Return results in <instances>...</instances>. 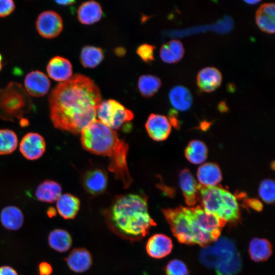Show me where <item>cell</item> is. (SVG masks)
I'll list each match as a JSON object with an SVG mask.
<instances>
[{"label":"cell","mask_w":275,"mask_h":275,"mask_svg":"<svg viewBox=\"0 0 275 275\" xmlns=\"http://www.w3.org/2000/svg\"><path fill=\"white\" fill-rule=\"evenodd\" d=\"M249 252L253 261H264L268 259L272 254L271 245L265 239L254 238L250 243Z\"/></svg>","instance_id":"cell-28"},{"label":"cell","mask_w":275,"mask_h":275,"mask_svg":"<svg viewBox=\"0 0 275 275\" xmlns=\"http://www.w3.org/2000/svg\"><path fill=\"white\" fill-rule=\"evenodd\" d=\"M162 212L173 235L179 242L205 246V241L193 219L190 207L164 209Z\"/></svg>","instance_id":"cell-7"},{"label":"cell","mask_w":275,"mask_h":275,"mask_svg":"<svg viewBox=\"0 0 275 275\" xmlns=\"http://www.w3.org/2000/svg\"><path fill=\"white\" fill-rule=\"evenodd\" d=\"M115 53L119 57H122L125 54L126 50L124 48L119 47L115 49Z\"/></svg>","instance_id":"cell-41"},{"label":"cell","mask_w":275,"mask_h":275,"mask_svg":"<svg viewBox=\"0 0 275 275\" xmlns=\"http://www.w3.org/2000/svg\"><path fill=\"white\" fill-rule=\"evenodd\" d=\"M179 182L186 203L189 206H194L198 200L201 185L197 182L190 171L186 169L180 172Z\"/></svg>","instance_id":"cell-16"},{"label":"cell","mask_w":275,"mask_h":275,"mask_svg":"<svg viewBox=\"0 0 275 275\" xmlns=\"http://www.w3.org/2000/svg\"><path fill=\"white\" fill-rule=\"evenodd\" d=\"M197 177L198 183L202 187L217 186L222 179L219 167L212 162L202 164L198 169Z\"/></svg>","instance_id":"cell-20"},{"label":"cell","mask_w":275,"mask_h":275,"mask_svg":"<svg viewBox=\"0 0 275 275\" xmlns=\"http://www.w3.org/2000/svg\"><path fill=\"white\" fill-rule=\"evenodd\" d=\"M15 5L12 0H0V17H4L11 14L15 10Z\"/></svg>","instance_id":"cell-37"},{"label":"cell","mask_w":275,"mask_h":275,"mask_svg":"<svg viewBox=\"0 0 275 275\" xmlns=\"http://www.w3.org/2000/svg\"><path fill=\"white\" fill-rule=\"evenodd\" d=\"M2 225L9 230H17L22 226L24 216L22 211L17 206L9 205L5 207L0 213Z\"/></svg>","instance_id":"cell-24"},{"label":"cell","mask_w":275,"mask_h":275,"mask_svg":"<svg viewBox=\"0 0 275 275\" xmlns=\"http://www.w3.org/2000/svg\"><path fill=\"white\" fill-rule=\"evenodd\" d=\"M0 275H18V273L13 267L4 265L0 267Z\"/></svg>","instance_id":"cell-40"},{"label":"cell","mask_w":275,"mask_h":275,"mask_svg":"<svg viewBox=\"0 0 275 275\" xmlns=\"http://www.w3.org/2000/svg\"><path fill=\"white\" fill-rule=\"evenodd\" d=\"M18 146L16 133L9 129H0V155L13 153Z\"/></svg>","instance_id":"cell-33"},{"label":"cell","mask_w":275,"mask_h":275,"mask_svg":"<svg viewBox=\"0 0 275 275\" xmlns=\"http://www.w3.org/2000/svg\"><path fill=\"white\" fill-rule=\"evenodd\" d=\"M193 219L207 244L218 238L226 222L206 211L202 206L190 207Z\"/></svg>","instance_id":"cell-9"},{"label":"cell","mask_w":275,"mask_h":275,"mask_svg":"<svg viewBox=\"0 0 275 275\" xmlns=\"http://www.w3.org/2000/svg\"><path fill=\"white\" fill-rule=\"evenodd\" d=\"M161 81L158 77L145 74L141 75L138 80V89L141 94L144 97L153 96L160 89Z\"/></svg>","instance_id":"cell-32"},{"label":"cell","mask_w":275,"mask_h":275,"mask_svg":"<svg viewBox=\"0 0 275 275\" xmlns=\"http://www.w3.org/2000/svg\"><path fill=\"white\" fill-rule=\"evenodd\" d=\"M52 271V266L47 262H42L39 264V275H51Z\"/></svg>","instance_id":"cell-38"},{"label":"cell","mask_w":275,"mask_h":275,"mask_svg":"<svg viewBox=\"0 0 275 275\" xmlns=\"http://www.w3.org/2000/svg\"><path fill=\"white\" fill-rule=\"evenodd\" d=\"M100 91L89 77L75 74L58 85L48 97L50 118L57 129L74 134L95 120Z\"/></svg>","instance_id":"cell-1"},{"label":"cell","mask_w":275,"mask_h":275,"mask_svg":"<svg viewBox=\"0 0 275 275\" xmlns=\"http://www.w3.org/2000/svg\"><path fill=\"white\" fill-rule=\"evenodd\" d=\"M198 199L206 211L226 223L236 222L239 219V204L236 196L223 187L201 186Z\"/></svg>","instance_id":"cell-5"},{"label":"cell","mask_w":275,"mask_h":275,"mask_svg":"<svg viewBox=\"0 0 275 275\" xmlns=\"http://www.w3.org/2000/svg\"><path fill=\"white\" fill-rule=\"evenodd\" d=\"M85 190L92 196H98L105 191L107 185V176L105 171L93 168L87 171L82 177Z\"/></svg>","instance_id":"cell-12"},{"label":"cell","mask_w":275,"mask_h":275,"mask_svg":"<svg viewBox=\"0 0 275 275\" xmlns=\"http://www.w3.org/2000/svg\"><path fill=\"white\" fill-rule=\"evenodd\" d=\"M48 241L52 249L60 253H64L71 248L72 239L71 235L66 230L56 229L49 234Z\"/></svg>","instance_id":"cell-29"},{"label":"cell","mask_w":275,"mask_h":275,"mask_svg":"<svg viewBox=\"0 0 275 275\" xmlns=\"http://www.w3.org/2000/svg\"><path fill=\"white\" fill-rule=\"evenodd\" d=\"M96 115L100 122L114 130L120 128L134 118L132 112L113 99L101 102Z\"/></svg>","instance_id":"cell-8"},{"label":"cell","mask_w":275,"mask_h":275,"mask_svg":"<svg viewBox=\"0 0 275 275\" xmlns=\"http://www.w3.org/2000/svg\"><path fill=\"white\" fill-rule=\"evenodd\" d=\"M259 195L261 199L266 203H273L275 198L274 181L270 179L263 180L259 186Z\"/></svg>","instance_id":"cell-34"},{"label":"cell","mask_w":275,"mask_h":275,"mask_svg":"<svg viewBox=\"0 0 275 275\" xmlns=\"http://www.w3.org/2000/svg\"><path fill=\"white\" fill-rule=\"evenodd\" d=\"M36 27L38 33L42 37L52 39L57 37L62 31L63 20L56 12L45 11L38 15Z\"/></svg>","instance_id":"cell-10"},{"label":"cell","mask_w":275,"mask_h":275,"mask_svg":"<svg viewBox=\"0 0 275 275\" xmlns=\"http://www.w3.org/2000/svg\"><path fill=\"white\" fill-rule=\"evenodd\" d=\"M169 99L172 105L177 110L182 112L189 109L193 103L190 92L182 86H176L170 90Z\"/></svg>","instance_id":"cell-26"},{"label":"cell","mask_w":275,"mask_h":275,"mask_svg":"<svg viewBox=\"0 0 275 275\" xmlns=\"http://www.w3.org/2000/svg\"><path fill=\"white\" fill-rule=\"evenodd\" d=\"M172 125L165 116L151 114L145 124L149 136L156 141L166 140L170 134Z\"/></svg>","instance_id":"cell-13"},{"label":"cell","mask_w":275,"mask_h":275,"mask_svg":"<svg viewBox=\"0 0 275 275\" xmlns=\"http://www.w3.org/2000/svg\"><path fill=\"white\" fill-rule=\"evenodd\" d=\"M245 204L250 208L257 211L261 210L263 207L261 202L257 199H246L245 200Z\"/></svg>","instance_id":"cell-39"},{"label":"cell","mask_w":275,"mask_h":275,"mask_svg":"<svg viewBox=\"0 0 275 275\" xmlns=\"http://www.w3.org/2000/svg\"><path fill=\"white\" fill-rule=\"evenodd\" d=\"M80 133L84 149L96 155L109 157L108 170L122 182L124 188L129 187L132 179L127 161L128 144L119 138L114 130L98 120L91 123Z\"/></svg>","instance_id":"cell-3"},{"label":"cell","mask_w":275,"mask_h":275,"mask_svg":"<svg viewBox=\"0 0 275 275\" xmlns=\"http://www.w3.org/2000/svg\"><path fill=\"white\" fill-rule=\"evenodd\" d=\"M80 205L79 199L69 193L61 195L56 201L57 210L65 219H73L79 210Z\"/></svg>","instance_id":"cell-21"},{"label":"cell","mask_w":275,"mask_h":275,"mask_svg":"<svg viewBox=\"0 0 275 275\" xmlns=\"http://www.w3.org/2000/svg\"><path fill=\"white\" fill-rule=\"evenodd\" d=\"M166 275H188V268L182 261L174 259L168 263L165 267Z\"/></svg>","instance_id":"cell-35"},{"label":"cell","mask_w":275,"mask_h":275,"mask_svg":"<svg viewBox=\"0 0 275 275\" xmlns=\"http://www.w3.org/2000/svg\"><path fill=\"white\" fill-rule=\"evenodd\" d=\"M244 2L248 4L254 5L259 3L260 1H244Z\"/></svg>","instance_id":"cell-44"},{"label":"cell","mask_w":275,"mask_h":275,"mask_svg":"<svg viewBox=\"0 0 275 275\" xmlns=\"http://www.w3.org/2000/svg\"><path fill=\"white\" fill-rule=\"evenodd\" d=\"M65 261L68 267L76 273H82L87 271L93 263L91 253L83 248L73 249L66 258Z\"/></svg>","instance_id":"cell-18"},{"label":"cell","mask_w":275,"mask_h":275,"mask_svg":"<svg viewBox=\"0 0 275 275\" xmlns=\"http://www.w3.org/2000/svg\"><path fill=\"white\" fill-rule=\"evenodd\" d=\"M33 106L32 100L22 86L10 82L0 89V118L5 121L22 119Z\"/></svg>","instance_id":"cell-6"},{"label":"cell","mask_w":275,"mask_h":275,"mask_svg":"<svg viewBox=\"0 0 275 275\" xmlns=\"http://www.w3.org/2000/svg\"><path fill=\"white\" fill-rule=\"evenodd\" d=\"M46 150L45 141L40 134L30 132L25 134L19 144V150L23 156L30 160L40 158Z\"/></svg>","instance_id":"cell-11"},{"label":"cell","mask_w":275,"mask_h":275,"mask_svg":"<svg viewBox=\"0 0 275 275\" xmlns=\"http://www.w3.org/2000/svg\"><path fill=\"white\" fill-rule=\"evenodd\" d=\"M103 215L111 231L131 242L142 240L156 225L149 212L145 195L118 196L104 210Z\"/></svg>","instance_id":"cell-2"},{"label":"cell","mask_w":275,"mask_h":275,"mask_svg":"<svg viewBox=\"0 0 275 275\" xmlns=\"http://www.w3.org/2000/svg\"><path fill=\"white\" fill-rule=\"evenodd\" d=\"M208 149L206 145L199 140L190 141L185 150L186 158L195 164H203L206 160Z\"/></svg>","instance_id":"cell-30"},{"label":"cell","mask_w":275,"mask_h":275,"mask_svg":"<svg viewBox=\"0 0 275 275\" xmlns=\"http://www.w3.org/2000/svg\"><path fill=\"white\" fill-rule=\"evenodd\" d=\"M46 71L50 78L62 82L71 77L72 66L68 59L61 56H56L48 62Z\"/></svg>","instance_id":"cell-17"},{"label":"cell","mask_w":275,"mask_h":275,"mask_svg":"<svg viewBox=\"0 0 275 275\" xmlns=\"http://www.w3.org/2000/svg\"><path fill=\"white\" fill-rule=\"evenodd\" d=\"M47 214L49 217H52L56 215V210L53 207H50L47 210Z\"/></svg>","instance_id":"cell-43"},{"label":"cell","mask_w":275,"mask_h":275,"mask_svg":"<svg viewBox=\"0 0 275 275\" xmlns=\"http://www.w3.org/2000/svg\"><path fill=\"white\" fill-rule=\"evenodd\" d=\"M56 2L60 5L68 6L73 4L75 3L74 1L67 0V1H56Z\"/></svg>","instance_id":"cell-42"},{"label":"cell","mask_w":275,"mask_h":275,"mask_svg":"<svg viewBox=\"0 0 275 275\" xmlns=\"http://www.w3.org/2000/svg\"><path fill=\"white\" fill-rule=\"evenodd\" d=\"M173 249L171 239L163 234H155L151 236L146 245L147 254L155 259H161L169 255Z\"/></svg>","instance_id":"cell-15"},{"label":"cell","mask_w":275,"mask_h":275,"mask_svg":"<svg viewBox=\"0 0 275 275\" xmlns=\"http://www.w3.org/2000/svg\"><path fill=\"white\" fill-rule=\"evenodd\" d=\"M202 263L209 268H214L217 275H235L241 269L242 262L234 242L226 237L207 245L200 254Z\"/></svg>","instance_id":"cell-4"},{"label":"cell","mask_w":275,"mask_h":275,"mask_svg":"<svg viewBox=\"0 0 275 275\" xmlns=\"http://www.w3.org/2000/svg\"><path fill=\"white\" fill-rule=\"evenodd\" d=\"M62 190V186L58 182L46 179L38 185L35 196L41 202L51 203L57 200L61 195Z\"/></svg>","instance_id":"cell-23"},{"label":"cell","mask_w":275,"mask_h":275,"mask_svg":"<svg viewBox=\"0 0 275 275\" xmlns=\"http://www.w3.org/2000/svg\"><path fill=\"white\" fill-rule=\"evenodd\" d=\"M222 81L221 72L213 67L201 69L198 73L197 83L199 88L205 92H211L217 89Z\"/></svg>","instance_id":"cell-19"},{"label":"cell","mask_w":275,"mask_h":275,"mask_svg":"<svg viewBox=\"0 0 275 275\" xmlns=\"http://www.w3.org/2000/svg\"><path fill=\"white\" fill-rule=\"evenodd\" d=\"M102 11L100 5L94 1L83 3L77 10V17L82 24H91L100 20Z\"/></svg>","instance_id":"cell-25"},{"label":"cell","mask_w":275,"mask_h":275,"mask_svg":"<svg viewBox=\"0 0 275 275\" xmlns=\"http://www.w3.org/2000/svg\"><path fill=\"white\" fill-rule=\"evenodd\" d=\"M3 67V58L0 53V71H1Z\"/></svg>","instance_id":"cell-45"},{"label":"cell","mask_w":275,"mask_h":275,"mask_svg":"<svg viewBox=\"0 0 275 275\" xmlns=\"http://www.w3.org/2000/svg\"><path fill=\"white\" fill-rule=\"evenodd\" d=\"M155 47L153 45L143 44L136 49V53L142 60L148 63L154 60V50Z\"/></svg>","instance_id":"cell-36"},{"label":"cell","mask_w":275,"mask_h":275,"mask_svg":"<svg viewBox=\"0 0 275 275\" xmlns=\"http://www.w3.org/2000/svg\"><path fill=\"white\" fill-rule=\"evenodd\" d=\"M275 7L272 3H265L256 11V22L260 30L268 34L274 33Z\"/></svg>","instance_id":"cell-22"},{"label":"cell","mask_w":275,"mask_h":275,"mask_svg":"<svg viewBox=\"0 0 275 275\" xmlns=\"http://www.w3.org/2000/svg\"><path fill=\"white\" fill-rule=\"evenodd\" d=\"M160 57L162 61L172 64L180 61L184 53L182 42L178 40H172L162 45L160 49Z\"/></svg>","instance_id":"cell-27"},{"label":"cell","mask_w":275,"mask_h":275,"mask_svg":"<svg viewBox=\"0 0 275 275\" xmlns=\"http://www.w3.org/2000/svg\"><path fill=\"white\" fill-rule=\"evenodd\" d=\"M103 57V52L100 48L88 45L82 48L80 60L84 67L93 68L101 62Z\"/></svg>","instance_id":"cell-31"},{"label":"cell","mask_w":275,"mask_h":275,"mask_svg":"<svg viewBox=\"0 0 275 275\" xmlns=\"http://www.w3.org/2000/svg\"><path fill=\"white\" fill-rule=\"evenodd\" d=\"M25 90L29 95L39 97L46 95L50 87V81L48 76L39 70L29 72L24 80Z\"/></svg>","instance_id":"cell-14"}]
</instances>
